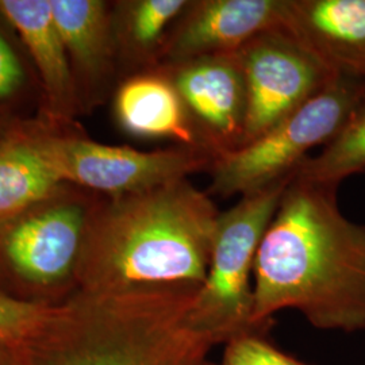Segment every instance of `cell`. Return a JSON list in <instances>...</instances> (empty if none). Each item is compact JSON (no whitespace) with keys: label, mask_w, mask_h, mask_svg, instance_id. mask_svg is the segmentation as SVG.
<instances>
[{"label":"cell","mask_w":365,"mask_h":365,"mask_svg":"<svg viewBox=\"0 0 365 365\" xmlns=\"http://www.w3.org/2000/svg\"><path fill=\"white\" fill-rule=\"evenodd\" d=\"M235 54L248 92L241 148L259 140L337 76L283 27L261 33Z\"/></svg>","instance_id":"obj_8"},{"label":"cell","mask_w":365,"mask_h":365,"mask_svg":"<svg viewBox=\"0 0 365 365\" xmlns=\"http://www.w3.org/2000/svg\"><path fill=\"white\" fill-rule=\"evenodd\" d=\"M114 117L118 126L133 137L170 140L175 145L199 148L182 99L161 68L118 83Z\"/></svg>","instance_id":"obj_14"},{"label":"cell","mask_w":365,"mask_h":365,"mask_svg":"<svg viewBox=\"0 0 365 365\" xmlns=\"http://www.w3.org/2000/svg\"><path fill=\"white\" fill-rule=\"evenodd\" d=\"M39 155L64 184H75L105 197L129 195L165 182L206 172L214 163L209 152L175 145L143 152L130 146L92 141L33 125Z\"/></svg>","instance_id":"obj_7"},{"label":"cell","mask_w":365,"mask_h":365,"mask_svg":"<svg viewBox=\"0 0 365 365\" xmlns=\"http://www.w3.org/2000/svg\"><path fill=\"white\" fill-rule=\"evenodd\" d=\"M56 304L21 299L0 291V345L27 339L45 324Z\"/></svg>","instance_id":"obj_18"},{"label":"cell","mask_w":365,"mask_h":365,"mask_svg":"<svg viewBox=\"0 0 365 365\" xmlns=\"http://www.w3.org/2000/svg\"><path fill=\"white\" fill-rule=\"evenodd\" d=\"M339 187L294 176L253 265V325L264 334L280 310L319 330H365V225L346 218Z\"/></svg>","instance_id":"obj_1"},{"label":"cell","mask_w":365,"mask_h":365,"mask_svg":"<svg viewBox=\"0 0 365 365\" xmlns=\"http://www.w3.org/2000/svg\"><path fill=\"white\" fill-rule=\"evenodd\" d=\"M209 365H217V364H214V363H210Z\"/></svg>","instance_id":"obj_23"},{"label":"cell","mask_w":365,"mask_h":365,"mask_svg":"<svg viewBox=\"0 0 365 365\" xmlns=\"http://www.w3.org/2000/svg\"><path fill=\"white\" fill-rule=\"evenodd\" d=\"M286 0H190L165 42L161 66L235 53L264 31L283 26Z\"/></svg>","instance_id":"obj_10"},{"label":"cell","mask_w":365,"mask_h":365,"mask_svg":"<svg viewBox=\"0 0 365 365\" xmlns=\"http://www.w3.org/2000/svg\"><path fill=\"white\" fill-rule=\"evenodd\" d=\"M64 185L39 155L33 125L7 126L0 134V230Z\"/></svg>","instance_id":"obj_15"},{"label":"cell","mask_w":365,"mask_h":365,"mask_svg":"<svg viewBox=\"0 0 365 365\" xmlns=\"http://www.w3.org/2000/svg\"><path fill=\"white\" fill-rule=\"evenodd\" d=\"M200 287L75 291L14 351L22 365H209L217 344L191 319Z\"/></svg>","instance_id":"obj_2"},{"label":"cell","mask_w":365,"mask_h":365,"mask_svg":"<svg viewBox=\"0 0 365 365\" xmlns=\"http://www.w3.org/2000/svg\"><path fill=\"white\" fill-rule=\"evenodd\" d=\"M0 365H22L13 345H0Z\"/></svg>","instance_id":"obj_21"},{"label":"cell","mask_w":365,"mask_h":365,"mask_svg":"<svg viewBox=\"0 0 365 365\" xmlns=\"http://www.w3.org/2000/svg\"><path fill=\"white\" fill-rule=\"evenodd\" d=\"M6 128H7V125H4L3 118L0 117V134H1L3 131L6 130Z\"/></svg>","instance_id":"obj_22"},{"label":"cell","mask_w":365,"mask_h":365,"mask_svg":"<svg viewBox=\"0 0 365 365\" xmlns=\"http://www.w3.org/2000/svg\"><path fill=\"white\" fill-rule=\"evenodd\" d=\"M218 215L207 191L188 179L102 196L88 215L75 291L203 286Z\"/></svg>","instance_id":"obj_3"},{"label":"cell","mask_w":365,"mask_h":365,"mask_svg":"<svg viewBox=\"0 0 365 365\" xmlns=\"http://www.w3.org/2000/svg\"><path fill=\"white\" fill-rule=\"evenodd\" d=\"M95 200L60 192L0 230V291L56 304L75 292V276Z\"/></svg>","instance_id":"obj_6"},{"label":"cell","mask_w":365,"mask_h":365,"mask_svg":"<svg viewBox=\"0 0 365 365\" xmlns=\"http://www.w3.org/2000/svg\"><path fill=\"white\" fill-rule=\"evenodd\" d=\"M365 102V78L336 76L259 140L211 164L207 194L245 195L295 175L317 146L329 144Z\"/></svg>","instance_id":"obj_4"},{"label":"cell","mask_w":365,"mask_h":365,"mask_svg":"<svg viewBox=\"0 0 365 365\" xmlns=\"http://www.w3.org/2000/svg\"><path fill=\"white\" fill-rule=\"evenodd\" d=\"M24 83V69L11 45L0 33V101L11 96Z\"/></svg>","instance_id":"obj_20"},{"label":"cell","mask_w":365,"mask_h":365,"mask_svg":"<svg viewBox=\"0 0 365 365\" xmlns=\"http://www.w3.org/2000/svg\"><path fill=\"white\" fill-rule=\"evenodd\" d=\"M282 27L331 73L365 78V0H286Z\"/></svg>","instance_id":"obj_11"},{"label":"cell","mask_w":365,"mask_h":365,"mask_svg":"<svg viewBox=\"0 0 365 365\" xmlns=\"http://www.w3.org/2000/svg\"><path fill=\"white\" fill-rule=\"evenodd\" d=\"M0 13L11 24L38 71L51 117L66 120L75 114V71L53 19L51 0H0Z\"/></svg>","instance_id":"obj_13"},{"label":"cell","mask_w":365,"mask_h":365,"mask_svg":"<svg viewBox=\"0 0 365 365\" xmlns=\"http://www.w3.org/2000/svg\"><path fill=\"white\" fill-rule=\"evenodd\" d=\"M188 1L126 0L113 4L119 78H128L161 66L170 29Z\"/></svg>","instance_id":"obj_16"},{"label":"cell","mask_w":365,"mask_h":365,"mask_svg":"<svg viewBox=\"0 0 365 365\" xmlns=\"http://www.w3.org/2000/svg\"><path fill=\"white\" fill-rule=\"evenodd\" d=\"M294 176L241 195L233 207L220 211L207 277L191 310L194 325L217 345L247 334L262 336L252 321L250 274L261 240Z\"/></svg>","instance_id":"obj_5"},{"label":"cell","mask_w":365,"mask_h":365,"mask_svg":"<svg viewBox=\"0 0 365 365\" xmlns=\"http://www.w3.org/2000/svg\"><path fill=\"white\" fill-rule=\"evenodd\" d=\"M51 9L72 68L92 99L102 101L119 78L113 4L103 0H51Z\"/></svg>","instance_id":"obj_12"},{"label":"cell","mask_w":365,"mask_h":365,"mask_svg":"<svg viewBox=\"0 0 365 365\" xmlns=\"http://www.w3.org/2000/svg\"><path fill=\"white\" fill-rule=\"evenodd\" d=\"M359 173H365V102L317 156L300 164L295 178L339 187Z\"/></svg>","instance_id":"obj_17"},{"label":"cell","mask_w":365,"mask_h":365,"mask_svg":"<svg viewBox=\"0 0 365 365\" xmlns=\"http://www.w3.org/2000/svg\"><path fill=\"white\" fill-rule=\"evenodd\" d=\"M182 99L197 146L215 160L244 144L248 92L235 53L160 66Z\"/></svg>","instance_id":"obj_9"},{"label":"cell","mask_w":365,"mask_h":365,"mask_svg":"<svg viewBox=\"0 0 365 365\" xmlns=\"http://www.w3.org/2000/svg\"><path fill=\"white\" fill-rule=\"evenodd\" d=\"M222 365H307L274 348L259 334H247L226 344Z\"/></svg>","instance_id":"obj_19"}]
</instances>
